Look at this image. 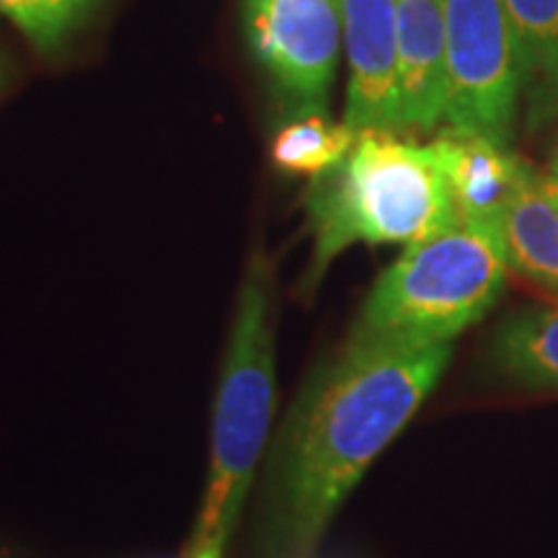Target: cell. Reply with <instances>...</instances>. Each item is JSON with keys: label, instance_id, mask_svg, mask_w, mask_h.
I'll use <instances>...</instances> for the list:
<instances>
[{"label": "cell", "instance_id": "9a60e30c", "mask_svg": "<svg viewBox=\"0 0 558 558\" xmlns=\"http://www.w3.org/2000/svg\"><path fill=\"white\" fill-rule=\"evenodd\" d=\"M550 177L558 179V160H556V163H554V171H550Z\"/></svg>", "mask_w": 558, "mask_h": 558}, {"label": "cell", "instance_id": "3957f363", "mask_svg": "<svg viewBox=\"0 0 558 558\" xmlns=\"http://www.w3.org/2000/svg\"><path fill=\"white\" fill-rule=\"evenodd\" d=\"M275 277L251 256L215 399L205 505L181 558H226L275 416Z\"/></svg>", "mask_w": 558, "mask_h": 558}, {"label": "cell", "instance_id": "9c48e42d", "mask_svg": "<svg viewBox=\"0 0 558 558\" xmlns=\"http://www.w3.org/2000/svg\"><path fill=\"white\" fill-rule=\"evenodd\" d=\"M448 109V45L439 0H399V132H432Z\"/></svg>", "mask_w": 558, "mask_h": 558}, {"label": "cell", "instance_id": "7c38bea8", "mask_svg": "<svg viewBox=\"0 0 558 558\" xmlns=\"http://www.w3.org/2000/svg\"><path fill=\"white\" fill-rule=\"evenodd\" d=\"M357 135L347 122H331L324 111H300L295 120L279 128L271 160L284 173L316 179L344 160Z\"/></svg>", "mask_w": 558, "mask_h": 558}, {"label": "cell", "instance_id": "8992f818", "mask_svg": "<svg viewBox=\"0 0 558 558\" xmlns=\"http://www.w3.org/2000/svg\"><path fill=\"white\" fill-rule=\"evenodd\" d=\"M256 60L298 111H324L339 65L341 0H243Z\"/></svg>", "mask_w": 558, "mask_h": 558}, {"label": "cell", "instance_id": "5b68a950", "mask_svg": "<svg viewBox=\"0 0 558 558\" xmlns=\"http://www.w3.org/2000/svg\"><path fill=\"white\" fill-rule=\"evenodd\" d=\"M448 45L445 122L509 145L527 83L505 0H439Z\"/></svg>", "mask_w": 558, "mask_h": 558}, {"label": "cell", "instance_id": "ba28073f", "mask_svg": "<svg viewBox=\"0 0 558 558\" xmlns=\"http://www.w3.org/2000/svg\"><path fill=\"white\" fill-rule=\"evenodd\" d=\"M458 220L505 233V215L518 192L525 160L473 130L448 124L432 140Z\"/></svg>", "mask_w": 558, "mask_h": 558}, {"label": "cell", "instance_id": "8fae6325", "mask_svg": "<svg viewBox=\"0 0 558 558\" xmlns=\"http://www.w3.org/2000/svg\"><path fill=\"white\" fill-rule=\"evenodd\" d=\"M492 365L520 388L558 390V305L507 318L494 337Z\"/></svg>", "mask_w": 558, "mask_h": 558}, {"label": "cell", "instance_id": "5bb4252c", "mask_svg": "<svg viewBox=\"0 0 558 558\" xmlns=\"http://www.w3.org/2000/svg\"><path fill=\"white\" fill-rule=\"evenodd\" d=\"M101 0H0V13L13 21L41 52H52L94 16Z\"/></svg>", "mask_w": 558, "mask_h": 558}, {"label": "cell", "instance_id": "4fadbf2b", "mask_svg": "<svg viewBox=\"0 0 558 558\" xmlns=\"http://www.w3.org/2000/svg\"><path fill=\"white\" fill-rule=\"evenodd\" d=\"M520 37L530 96L546 104L558 96V0H505Z\"/></svg>", "mask_w": 558, "mask_h": 558}, {"label": "cell", "instance_id": "277c9868", "mask_svg": "<svg viewBox=\"0 0 558 558\" xmlns=\"http://www.w3.org/2000/svg\"><path fill=\"white\" fill-rule=\"evenodd\" d=\"M507 267L505 233L456 220L409 243L383 271L354 333L416 344L452 341L497 303Z\"/></svg>", "mask_w": 558, "mask_h": 558}, {"label": "cell", "instance_id": "30bf717a", "mask_svg": "<svg viewBox=\"0 0 558 558\" xmlns=\"http://www.w3.org/2000/svg\"><path fill=\"white\" fill-rule=\"evenodd\" d=\"M505 246L509 267L558 295V192L530 163L505 215Z\"/></svg>", "mask_w": 558, "mask_h": 558}, {"label": "cell", "instance_id": "6da1fadb", "mask_svg": "<svg viewBox=\"0 0 558 558\" xmlns=\"http://www.w3.org/2000/svg\"><path fill=\"white\" fill-rule=\"evenodd\" d=\"M452 354V341L360 337L313 373L267 465L264 558H316L341 501L407 427Z\"/></svg>", "mask_w": 558, "mask_h": 558}, {"label": "cell", "instance_id": "7a4b0ae2", "mask_svg": "<svg viewBox=\"0 0 558 558\" xmlns=\"http://www.w3.org/2000/svg\"><path fill=\"white\" fill-rule=\"evenodd\" d=\"M313 233L308 288L354 243H416L458 220L432 145L388 130H362L344 160L305 194Z\"/></svg>", "mask_w": 558, "mask_h": 558}, {"label": "cell", "instance_id": "52a82bcc", "mask_svg": "<svg viewBox=\"0 0 558 558\" xmlns=\"http://www.w3.org/2000/svg\"><path fill=\"white\" fill-rule=\"evenodd\" d=\"M349 60L344 122L399 132V0H341Z\"/></svg>", "mask_w": 558, "mask_h": 558}]
</instances>
